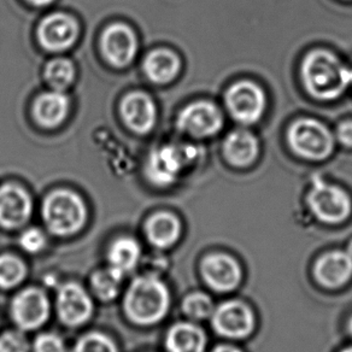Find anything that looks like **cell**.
Wrapping results in <instances>:
<instances>
[{
    "instance_id": "1",
    "label": "cell",
    "mask_w": 352,
    "mask_h": 352,
    "mask_svg": "<svg viewBox=\"0 0 352 352\" xmlns=\"http://www.w3.org/2000/svg\"><path fill=\"white\" fill-rule=\"evenodd\" d=\"M302 78L309 94L321 100H333L351 85V70L326 50L309 52L302 63Z\"/></svg>"
},
{
    "instance_id": "2",
    "label": "cell",
    "mask_w": 352,
    "mask_h": 352,
    "mask_svg": "<svg viewBox=\"0 0 352 352\" xmlns=\"http://www.w3.org/2000/svg\"><path fill=\"white\" fill-rule=\"evenodd\" d=\"M170 296L166 285L151 276L133 281L124 297V310L131 321L138 324H153L166 316Z\"/></svg>"
},
{
    "instance_id": "3",
    "label": "cell",
    "mask_w": 352,
    "mask_h": 352,
    "mask_svg": "<svg viewBox=\"0 0 352 352\" xmlns=\"http://www.w3.org/2000/svg\"><path fill=\"white\" fill-rule=\"evenodd\" d=\"M43 216L51 233L64 236L82 228L86 209L78 195L70 191H56L46 198Z\"/></svg>"
},
{
    "instance_id": "4",
    "label": "cell",
    "mask_w": 352,
    "mask_h": 352,
    "mask_svg": "<svg viewBox=\"0 0 352 352\" xmlns=\"http://www.w3.org/2000/svg\"><path fill=\"white\" fill-rule=\"evenodd\" d=\"M287 140L297 155L310 161H322L332 153L334 147L332 133L314 118H300L292 123Z\"/></svg>"
},
{
    "instance_id": "5",
    "label": "cell",
    "mask_w": 352,
    "mask_h": 352,
    "mask_svg": "<svg viewBox=\"0 0 352 352\" xmlns=\"http://www.w3.org/2000/svg\"><path fill=\"white\" fill-rule=\"evenodd\" d=\"M226 105L236 122L249 126L258 122L267 109V97L258 85L240 81L226 94Z\"/></svg>"
},
{
    "instance_id": "6",
    "label": "cell",
    "mask_w": 352,
    "mask_h": 352,
    "mask_svg": "<svg viewBox=\"0 0 352 352\" xmlns=\"http://www.w3.org/2000/svg\"><path fill=\"white\" fill-rule=\"evenodd\" d=\"M198 150L193 146L166 145L152 152L147 164V175L153 184L166 186L175 182L185 166L198 157Z\"/></svg>"
},
{
    "instance_id": "7",
    "label": "cell",
    "mask_w": 352,
    "mask_h": 352,
    "mask_svg": "<svg viewBox=\"0 0 352 352\" xmlns=\"http://www.w3.org/2000/svg\"><path fill=\"white\" fill-rule=\"evenodd\" d=\"M308 204L318 220L338 223L351 212V201L340 187L316 179L308 195Z\"/></svg>"
},
{
    "instance_id": "8",
    "label": "cell",
    "mask_w": 352,
    "mask_h": 352,
    "mask_svg": "<svg viewBox=\"0 0 352 352\" xmlns=\"http://www.w3.org/2000/svg\"><path fill=\"white\" fill-rule=\"evenodd\" d=\"M223 126V116L220 109L210 102H196L182 109L177 118V128L193 138L215 135Z\"/></svg>"
},
{
    "instance_id": "9",
    "label": "cell",
    "mask_w": 352,
    "mask_h": 352,
    "mask_svg": "<svg viewBox=\"0 0 352 352\" xmlns=\"http://www.w3.org/2000/svg\"><path fill=\"white\" fill-rule=\"evenodd\" d=\"M12 318L19 327L32 331L43 326L50 314L47 297L43 291L28 289L16 296L12 302Z\"/></svg>"
},
{
    "instance_id": "10",
    "label": "cell",
    "mask_w": 352,
    "mask_h": 352,
    "mask_svg": "<svg viewBox=\"0 0 352 352\" xmlns=\"http://www.w3.org/2000/svg\"><path fill=\"white\" fill-rule=\"evenodd\" d=\"M57 310L62 322L70 327H78L91 318L94 304L80 285L68 283L59 289Z\"/></svg>"
},
{
    "instance_id": "11",
    "label": "cell",
    "mask_w": 352,
    "mask_h": 352,
    "mask_svg": "<svg viewBox=\"0 0 352 352\" xmlns=\"http://www.w3.org/2000/svg\"><path fill=\"white\" fill-rule=\"evenodd\" d=\"M254 315L245 304L232 300L226 302L212 314L216 331L228 338H244L254 328Z\"/></svg>"
},
{
    "instance_id": "12",
    "label": "cell",
    "mask_w": 352,
    "mask_h": 352,
    "mask_svg": "<svg viewBox=\"0 0 352 352\" xmlns=\"http://www.w3.org/2000/svg\"><path fill=\"white\" fill-rule=\"evenodd\" d=\"M28 193L12 184L0 186V226L14 230L25 225L32 215Z\"/></svg>"
},
{
    "instance_id": "13",
    "label": "cell",
    "mask_w": 352,
    "mask_h": 352,
    "mask_svg": "<svg viewBox=\"0 0 352 352\" xmlns=\"http://www.w3.org/2000/svg\"><path fill=\"white\" fill-rule=\"evenodd\" d=\"M78 25L64 14H52L41 21L38 30L40 44L50 51H63L75 43Z\"/></svg>"
},
{
    "instance_id": "14",
    "label": "cell",
    "mask_w": 352,
    "mask_h": 352,
    "mask_svg": "<svg viewBox=\"0 0 352 352\" xmlns=\"http://www.w3.org/2000/svg\"><path fill=\"white\" fill-rule=\"evenodd\" d=\"M135 35L127 25H113L104 32L102 50L110 63L122 68L132 62L137 54Z\"/></svg>"
},
{
    "instance_id": "15",
    "label": "cell",
    "mask_w": 352,
    "mask_h": 352,
    "mask_svg": "<svg viewBox=\"0 0 352 352\" xmlns=\"http://www.w3.org/2000/svg\"><path fill=\"white\" fill-rule=\"evenodd\" d=\"M201 274L208 285L221 292L235 289L240 283V268L234 259L223 254H211L201 264Z\"/></svg>"
},
{
    "instance_id": "16",
    "label": "cell",
    "mask_w": 352,
    "mask_h": 352,
    "mask_svg": "<svg viewBox=\"0 0 352 352\" xmlns=\"http://www.w3.org/2000/svg\"><path fill=\"white\" fill-rule=\"evenodd\" d=\"M124 122L134 132L145 134L150 132L156 122V108L151 98L145 94H128L121 104Z\"/></svg>"
},
{
    "instance_id": "17",
    "label": "cell",
    "mask_w": 352,
    "mask_h": 352,
    "mask_svg": "<svg viewBox=\"0 0 352 352\" xmlns=\"http://www.w3.org/2000/svg\"><path fill=\"white\" fill-rule=\"evenodd\" d=\"M352 275V256L349 252L333 251L318 259L315 276L320 284L336 289L345 284Z\"/></svg>"
},
{
    "instance_id": "18",
    "label": "cell",
    "mask_w": 352,
    "mask_h": 352,
    "mask_svg": "<svg viewBox=\"0 0 352 352\" xmlns=\"http://www.w3.org/2000/svg\"><path fill=\"white\" fill-rule=\"evenodd\" d=\"M226 160L235 166L252 164L259 153V144L254 133L244 128L234 129L226 137L223 142Z\"/></svg>"
},
{
    "instance_id": "19",
    "label": "cell",
    "mask_w": 352,
    "mask_h": 352,
    "mask_svg": "<svg viewBox=\"0 0 352 352\" xmlns=\"http://www.w3.org/2000/svg\"><path fill=\"white\" fill-rule=\"evenodd\" d=\"M206 344V334L192 323H176L166 336V349L169 352H204Z\"/></svg>"
},
{
    "instance_id": "20",
    "label": "cell",
    "mask_w": 352,
    "mask_h": 352,
    "mask_svg": "<svg viewBox=\"0 0 352 352\" xmlns=\"http://www.w3.org/2000/svg\"><path fill=\"white\" fill-rule=\"evenodd\" d=\"M69 99L60 91L46 92L35 100L34 116L45 127H56L68 113Z\"/></svg>"
},
{
    "instance_id": "21",
    "label": "cell",
    "mask_w": 352,
    "mask_h": 352,
    "mask_svg": "<svg viewBox=\"0 0 352 352\" xmlns=\"http://www.w3.org/2000/svg\"><path fill=\"white\" fill-rule=\"evenodd\" d=\"M182 69L179 57L170 50L158 49L152 51L144 62V70L148 78L156 83L170 82Z\"/></svg>"
},
{
    "instance_id": "22",
    "label": "cell",
    "mask_w": 352,
    "mask_h": 352,
    "mask_svg": "<svg viewBox=\"0 0 352 352\" xmlns=\"http://www.w3.org/2000/svg\"><path fill=\"white\" fill-rule=\"evenodd\" d=\"M182 233V226L175 216L169 212H158L146 225L147 239L158 249H166L175 244Z\"/></svg>"
},
{
    "instance_id": "23",
    "label": "cell",
    "mask_w": 352,
    "mask_h": 352,
    "mask_svg": "<svg viewBox=\"0 0 352 352\" xmlns=\"http://www.w3.org/2000/svg\"><path fill=\"white\" fill-rule=\"evenodd\" d=\"M140 246L131 238L116 240L109 250V267L126 275L135 268L140 259Z\"/></svg>"
},
{
    "instance_id": "24",
    "label": "cell",
    "mask_w": 352,
    "mask_h": 352,
    "mask_svg": "<svg viewBox=\"0 0 352 352\" xmlns=\"http://www.w3.org/2000/svg\"><path fill=\"white\" fill-rule=\"evenodd\" d=\"M123 276L124 275L120 274L110 267L107 270H98L92 276V287L94 292L102 300L116 298L121 289Z\"/></svg>"
},
{
    "instance_id": "25",
    "label": "cell",
    "mask_w": 352,
    "mask_h": 352,
    "mask_svg": "<svg viewBox=\"0 0 352 352\" xmlns=\"http://www.w3.org/2000/svg\"><path fill=\"white\" fill-rule=\"evenodd\" d=\"M75 78V69L69 59H52L45 68L46 81L56 89L62 91L73 82Z\"/></svg>"
},
{
    "instance_id": "26",
    "label": "cell",
    "mask_w": 352,
    "mask_h": 352,
    "mask_svg": "<svg viewBox=\"0 0 352 352\" xmlns=\"http://www.w3.org/2000/svg\"><path fill=\"white\" fill-rule=\"evenodd\" d=\"M25 267L21 259L11 254L0 256V287L12 289L25 279Z\"/></svg>"
},
{
    "instance_id": "27",
    "label": "cell",
    "mask_w": 352,
    "mask_h": 352,
    "mask_svg": "<svg viewBox=\"0 0 352 352\" xmlns=\"http://www.w3.org/2000/svg\"><path fill=\"white\" fill-rule=\"evenodd\" d=\"M72 352H118L113 340L100 333H89L81 338Z\"/></svg>"
},
{
    "instance_id": "28",
    "label": "cell",
    "mask_w": 352,
    "mask_h": 352,
    "mask_svg": "<svg viewBox=\"0 0 352 352\" xmlns=\"http://www.w3.org/2000/svg\"><path fill=\"white\" fill-rule=\"evenodd\" d=\"M184 311L188 318L203 320L212 314V302L204 294H192L184 300Z\"/></svg>"
},
{
    "instance_id": "29",
    "label": "cell",
    "mask_w": 352,
    "mask_h": 352,
    "mask_svg": "<svg viewBox=\"0 0 352 352\" xmlns=\"http://www.w3.org/2000/svg\"><path fill=\"white\" fill-rule=\"evenodd\" d=\"M30 345L20 332H6L0 337V352H28Z\"/></svg>"
},
{
    "instance_id": "30",
    "label": "cell",
    "mask_w": 352,
    "mask_h": 352,
    "mask_svg": "<svg viewBox=\"0 0 352 352\" xmlns=\"http://www.w3.org/2000/svg\"><path fill=\"white\" fill-rule=\"evenodd\" d=\"M46 244V239L43 232L36 228H30L21 234L20 245L22 249L30 252V254H36L44 249Z\"/></svg>"
},
{
    "instance_id": "31",
    "label": "cell",
    "mask_w": 352,
    "mask_h": 352,
    "mask_svg": "<svg viewBox=\"0 0 352 352\" xmlns=\"http://www.w3.org/2000/svg\"><path fill=\"white\" fill-rule=\"evenodd\" d=\"M35 352H65L62 338L54 333H44L34 342Z\"/></svg>"
},
{
    "instance_id": "32",
    "label": "cell",
    "mask_w": 352,
    "mask_h": 352,
    "mask_svg": "<svg viewBox=\"0 0 352 352\" xmlns=\"http://www.w3.org/2000/svg\"><path fill=\"white\" fill-rule=\"evenodd\" d=\"M337 139L342 145L352 147V121H346L339 124L337 129Z\"/></svg>"
},
{
    "instance_id": "33",
    "label": "cell",
    "mask_w": 352,
    "mask_h": 352,
    "mask_svg": "<svg viewBox=\"0 0 352 352\" xmlns=\"http://www.w3.org/2000/svg\"><path fill=\"white\" fill-rule=\"evenodd\" d=\"M212 352H241L238 349L233 346H219L216 347L215 350Z\"/></svg>"
},
{
    "instance_id": "34",
    "label": "cell",
    "mask_w": 352,
    "mask_h": 352,
    "mask_svg": "<svg viewBox=\"0 0 352 352\" xmlns=\"http://www.w3.org/2000/svg\"><path fill=\"white\" fill-rule=\"evenodd\" d=\"M30 3H32L33 6H49L50 3L52 1V0H28Z\"/></svg>"
},
{
    "instance_id": "35",
    "label": "cell",
    "mask_w": 352,
    "mask_h": 352,
    "mask_svg": "<svg viewBox=\"0 0 352 352\" xmlns=\"http://www.w3.org/2000/svg\"><path fill=\"white\" fill-rule=\"evenodd\" d=\"M349 331H350V333L352 334V318L351 320H350V322H349Z\"/></svg>"
},
{
    "instance_id": "36",
    "label": "cell",
    "mask_w": 352,
    "mask_h": 352,
    "mask_svg": "<svg viewBox=\"0 0 352 352\" xmlns=\"http://www.w3.org/2000/svg\"><path fill=\"white\" fill-rule=\"evenodd\" d=\"M347 252H349V254H351L352 256V243L350 244V248H349V251H347Z\"/></svg>"
},
{
    "instance_id": "37",
    "label": "cell",
    "mask_w": 352,
    "mask_h": 352,
    "mask_svg": "<svg viewBox=\"0 0 352 352\" xmlns=\"http://www.w3.org/2000/svg\"><path fill=\"white\" fill-rule=\"evenodd\" d=\"M342 352H352V347H350V349H347V350H344Z\"/></svg>"
},
{
    "instance_id": "38",
    "label": "cell",
    "mask_w": 352,
    "mask_h": 352,
    "mask_svg": "<svg viewBox=\"0 0 352 352\" xmlns=\"http://www.w3.org/2000/svg\"><path fill=\"white\" fill-rule=\"evenodd\" d=\"M351 83H352V70H351Z\"/></svg>"
}]
</instances>
